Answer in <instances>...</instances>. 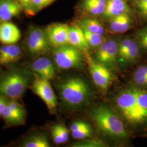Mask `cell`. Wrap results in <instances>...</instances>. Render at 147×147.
<instances>
[{"mask_svg": "<svg viewBox=\"0 0 147 147\" xmlns=\"http://www.w3.org/2000/svg\"><path fill=\"white\" fill-rule=\"evenodd\" d=\"M107 0H83L81 9L88 15L93 16H102L105 11Z\"/></svg>", "mask_w": 147, "mask_h": 147, "instance_id": "19", "label": "cell"}, {"mask_svg": "<svg viewBox=\"0 0 147 147\" xmlns=\"http://www.w3.org/2000/svg\"><path fill=\"white\" fill-rule=\"evenodd\" d=\"M82 29L84 32L85 38L89 47L96 48L99 47L101 44L105 41L102 35L90 32L82 28Z\"/></svg>", "mask_w": 147, "mask_h": 147, "instance_id": "24", "label": "cell"}, {"mask_svg": "<svg viewBox=\"0 0 147 147\" xmlns=\"http://www.w3.org/2000/svg\"><path fill=\"white\" fill-rule=\"evenodd\" d=\"M1 116L3 118L4 121H5V123L9 125H21L22 124L18 117L11 109L8 102H7V105L5 106V108L4 109V110L2 113Z\"/></svg>", "mask_w": 147, "mask_h": 147, "instance_id": "25", "label": "cell"}, {"mask_svg": "<svg viewBox=\"0 0 147 147\" xmlns=\"http://www.w3.org/2000/svg\"><path fill=\"white\" fill-rule=\"evenodd\" d=\"M54 60L59 68H79L83 62V56L79 49L67 44L54 47Z\"/></svg>", "mask_w": 147, "mask_h": 147, "instance_id": "5", "label": "cell"}, {"mask_svg": "<svg viewBox=\"0 0 147 147\" xmlns=\"http://www.w3.org/2000/svg\"><path fill=\"white\" fill-rule=\"evenodd\" d=\"M133 80L137 87H147V65H142L135 71Z\"/></svg>", "mask_w": 147, "mask_h": 147, "instance_id": "23", "label": "cell"}, {"mask_svg": "<svg viewBox=\"0 0 147 147\" xmlns=\"http://www.w3.org/2000/svg\"><path fill=\"white\" fill-rule=\"evenodd\" d=\"M21 38V33L13 23L6 21L0 23V42L3 44H14Z\"/></svg>", "mask_w": 147, "mask_h": 147, "instance_id": "12", "label": "cell"}, {"mask_svg": "<svg viewBox=\"0 0 147 147\" xmlns=\"http://www.w3.org/2000/svg\"><path fill=\"white\" fill-rule=\"evenodd\" d=\"M8 105L10 106L11 109L18 117L19 119L21 122L22 124L25 123L26 117V112L20 104L15 100H10L8 101Z\"/></svg>", "mask_w": 147, "mask_h": 147, "instance_id": "28", "label": "cell"}, {"mask_svg": "<svg viewBox=\"0 0 147 147\" xmlns=\"http://www.w3.org/2000/svg\"><path fill=\"white\" fill-rule=\"evenodd\" d=\"M22 11L17 0H0V23L9 21Z\"/></svg>", "mask_w": 147, "mask_h": 147, "instance_id": "15", "label": "cell"}, {"mask_svg": "<svg viewBox=\"0 0 147 147\" xmlns=\"http://www.w3.org/2000/svg\"><path fill=\"white\" fill-rule=\"evenodd\" d=\"M136 5L141 15L147 17V0H137Z\"/></svg>", "mask_w": 147, "mask_h": 147, "instance_id": "31", "label": "cell"}, {"mask_svg": "<svg viewBox=\"0 0 147 147\" xmlns=\"http://www.w3.org/2000/svg\"><path fill=\"white\" fill-rule=\"evenodd\" d=\"M130 89L135 95L138 104L147 111V90L139 87H131Z\"/></svg>", "mask_w": 147, "mask_h": 147, "instance_id": "26", "label": "cell"}, {"mask_svg": "<svg viewBox=\"0 0 147 147\" xmlns=\"http://www.w3.org/2000/svg\"><path fill=\"white\" fill-rule=\"evenodd\" d=\"M116 104L126 121L132 124H141L147 121V111L137 102L130 88L121 92L116 98Z\"/></svg>", "mask_w": 147, "mask_h": 147, "instance_id": "3", "label": "cell"}, {"mask_svg": "<svg viewBox=\"0 0 147 147\" xmlns=\"http://www.w3.org/2000/svg\"><path fill=\"white\" fill-rule=\"evenodd\" d=\"M131 13V9L127 5L126 0H107L105 11L102 17L106 20L122 14Z\"/></svg>", "mask_w": 147, "mask_h": 147, "instance_id": "14", "label": "cell"}, {"mask_svg": "<svg viewBox=\"0 0 147 147\" xmlns=\"http://www.w3.org/2000/svg\"><path fill=\"white\" fill-rule=\"evenodd\" d=\"M86 58L89 72L95 84L101 90L106 91L109 87L113 79L110 70L96 62L88 55H87Z\"/></svg>", "mask_w": 147, "mask_h": 147, "instance_id": "9", "label": "cell"}, {"mask_svg": "<svg viewBox=\"0 0 147 147\" xmlns=\"http://www.w3.org/2000/svg\"><path fill=\"white\" fill-rule=\"evenodd\" d=\"M7 102L8 100L5 99L4 96L0 95V117L2 115V113L7 104Z\"/></svg>", "mask_w": 147, "mask_h": 147, "instance_id": "35", "label": "cell"}, {"mask_svg": "<svg viewBox=\"0 0 147 147\" xmlns=\"http://www.w3.org/2000/svg\"><path fill=\"white\" fill-rule=\"evenodd\" d=\"M134 1H137V0H134Z\"/></svg>", "mask_w": 147, "mask_h": 147, "instance_id": "36", "label": "cell"}, {"mask_svg": "<svg viewBox=\"0 0 147 147\" xmlns=\"http://www.w3.org/2000/svg\"><path fill=\"white\" fill-rule=\"evenodd\" d=\"M26 47L33 56H40L48 53L51 49L44 30L37 27H31L27 36Z\"/></svg>", "mask_w": 147, "mask_h": 147, "instance_id": "6", "label": "cell"}, {"mask_svg": "<svg viewBox=\"0 0 147 147\" xmlns=\"http://www.w3.org/2000/svg\"><path fill=\"white\" fill-rule=\"evenodd\" d=\"M70 131L75 139L83 140L91 136L92 128L89 124L84 121H76L71 125Z\"/></svg>", "mask_w": 147, "mask_h": 147, "instance_id": "20", "label": "cell"}, {"mask_svg": "<svg viewBox=\"0 0 147 147\" xmlns=\"http://www.w3.org/2000/svg\"><path fill=\"white\" fill-rule=\"evenodd\" d=\"M26 74L12 70L0 78V95L12 99L20 98L24 94L29 84Z\"/></svg>", "mask_w": 147, "mask_h": 147, "instance_id": "4", "label": "cell"}, {"mask_svg": "<svg viewBox=\"0 0 147 147\" xmlns=\"http://www.w3.org/2000/svg\"><path fill=\"white\" fill-rule=\"evenodd\" d=\"M138 56L139 47L136 42L128 38L121 40L118 45V61L121 63H134Z\"/></svg>", "mask_w": 147, "mask_h": 147, "instance_id": "11", "label": "cell"}, {"mask_svg": "<svg viewBox=\"0 0 147 147\" xmlns=\"http://www.w3.org/2000/svg\"><path fill=\"white\" fill-rule=\"evenodd\" d=\"M23 147H49L47 137L42 134H34L26 138L21 143Z\"/></svg>", "mask_w": 147, "mask_h": 147, "instance_id": "21", "label": "cell"}, {"mask_svg": "<svg viewBox=\"0 0 147 147\" xmlns=\"http://www.w3.org/2000/svg\"><path fill=\"white\" fill-rule=\"evenodd\" d=\"M79 26L82 28L86 29L88 31L103 35L104 32V28L100 21L93 18H86L81 20Z\"/></svg>", "mask_w": 147, "mask_h": 147, "instance_id": "22", "label": "cell"}, {"mask_svg": "<svg viewBox=\"0 0 147 147\" xmlns=\"http://www.w3.org/2000/svg\"><path fill=\"white\" fill-rule=\"evenodd\" d=\"M56 125L58 129V131L61 137L63 144L66 143L68 140L69 132L68 129L66 128L65 126L61 124H56Z\"/></svg>", "mask_w": 147, "mask_h": 147, "instance_id": "32", "label": "cell"}, {"mask_svg": "<svg viewBox=\"0 0 147 147\" xmlns=\"http://www.w3.org/2000/svg\"><path fill=\"white\" fill-rule=\"evenodd\" d=\"M68 28L67 25L61 23L52 24L45 28L51 47H58L68 44Z\"/></svg>", "mask_w": 147, "mask_h": 147, "instance_id": "10", "label": "cell"}, {"mask_svg": "<svg viewBox=\"0 0 147 147\" xmlns=\"http://www.w3.org/2000/svg\"><path fill=\"white\" fill-rule=\"evenodd\" d=\"M118 45L113 39L105 40L98 47L95 60L109 69L115 68L118 61Z\"/></svg>", "mask_w": 147, "mask_h": 147, "instance_id": "8", "label": "cell"}, {"mask_svg": "<svg viewBox=\"0 0 147 147\" xmlns=\"http://www.w3.org/2000/svg\"><path fill=\"white\" fill-rule=\"evenodd\" d=\"M51 134H52L53 141L56 144H63L61 137L60 136V134H59V131H58V129H57V127L56 125L52 127Z\"/></svg>", "mask_w": 147, "mask_h": 147, "instance_id": "33", "label": "cell"}, {"mask_svg": "<svg viewBox=\"0 0 147 147\" xmlns=\"http://www.w3.org/2000/svg\"><path fill=\"white\" fill-rule=\"evenodd\" d=\"M21 56V48L18 45L9 44L0 47V64L7 65L18 61Z\"/></svg>", "mask_w": 147, "mask_h": 147, "instance_id": "17", "label": "cell"}, {"mask_svg": "<svg viewBox=\"0 0 147 147\" xmlns=\"http://www.w3.org/2000/svg\"><path fill=\"white\" fill-rule=\"evenodd\" d=\"M74 147H104L105 144L101 140L94 139L79 143H75Z\"/></svg>", "mask_w": 147, "mask_h": 147, "instance_id": "30", "label": "cell"}, {"mask_svg": "<svg viewBox=\"0 0 147 147\" xmlns=\"http://www.w3.org/2000/svg\"><path fill=\"white\" fill-rule=\"evenodd\" d=\"M68 44L81 51L87 52L89 48L84 32L80 26H69Z\"/></svg>", "mask_w": 147, "mask_h": 147, "instance_id": "16", "label": "cell"}, {"mask_svg": "<svg viewBox=\"0 0 147 147\" xmlns=\"http://www.w3.org/2000/svg\"><path fill=\"white\" fill-rule=\"evenodd\" d=\"M131 24L130 14L124 13L110 19L109 27L111 31L113 33H121L129 30L131 26Z\"/></svg>", "mask_w": 147, "mask_h": 147, "instance_id": "18", "label": "cell"}, {"mask_svg": "<svg viewBox=\"0 0 147 147\" xmlns=\"http://www.w3.org/2000/svg\"><path fill=\"white\" fill-rule=\"evenodd\" d=\"M90 116L97 127L106 135L117 138H125L128 136L123 122L107 106H96L91 111Z\"/></svg>", "mask_w": 147, "mask_h": 147, "instance_id": "1", "label": "cell"}, {"mask_svg": "<svg viewBox=\"0 0 147 147\" xmlns=\"http://www.w3.org/2000/svg\"><path fill=\"white\" fill-rule=\"evenodd\" d=\"M32 70L39 76L50 80L55 76V69L49 58L42 57L35 60L31 65Z\"/></svg>", "mask_w": 147, "mask_h": 147, "instance_id": "13", "label": "cell"}, {"mask_svg": "<svg viewBox=\"0 0 147 147\" xmlns=\"http://www.w3.org/2000/svg\"><path fill=\"white\" fill-rule=\"evenodd\" d=\"M59 94L66 105L78 106L85 102L90 94L89 86L83 79L71 78L59 85Z\"/></svg>", "mask_w": 147, "mask_h": 147, "instance_id": "2", "label": "cell"}, {"mask_svg": "<svg viewBox=\"0 0 147 147\" xmlns=\"http://www.w3.org/2000/svg\"><path fill=\"white\" fill-rule=\"evenodd\" d=\"M49 80L42 78L36 74L32 89L33 92L39 96L47 105L51 113L56 111L57 106L56 96L50 84Z\"/></svg>", "mask_w": 147, "mask_h": 147, "instance_id": "7", "label": "cell"}, {"mask_svg": "<svg viewBox=\"0 0 147 147\" xmlns=\"http://www.w3.org/2000/svg\"><path fill=\"white\" fill-rule=\"evenodd\" d=\"M21 5L22 11H24L25 13L28 14V13L30 10V7L31 5L32 0H17Z\"/></svg>", "mask_w": 147, "mask_h": 147, "instance_id": "34", "label": "cell"}, {"mask_svg": "<svg viewBox=\"0 0 147 147\" xmlns=\"http://www.w3.org/2000/svg\"><path fill=\"white\" fill-rule=\"evenodd\" d=\"M55 1V0H32L28 15L34 16L39 11L50 5Z\"/></svg>", "mask_w": 147, "mask_h": 147, "instance_id": "27", "label": "cell"}, {"mask_svg": "<svg viewBox=\"0 0 147 147\" xmlns=\"http://www.w3.org/2000/svg\"><path fill=\"white\" fill-rule=\"evenodd\" d=\"M136 40L137 42L142 49L147 50V26L137 33Z\"/></svg>", "mask_w": 147, "mask_h": 147, "instance_id": "29", "label": "cell"}]
</instances>
